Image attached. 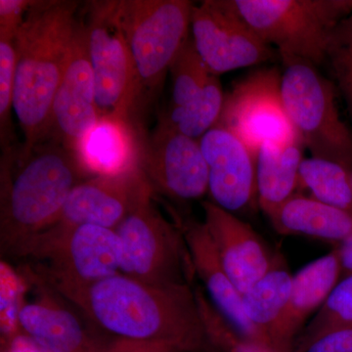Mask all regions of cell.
<instances>
[{
    "mask_svg": "<svg viewBox=\"0 0 352 352\" xmlns=\"http://www.w3.org/2000/svg\"><path fill=\"white\" fill-rule=\"evenodd\" d=\"M18 323L25 335L61 352H104L109 344L95 339L73 312L50 300L23 305Z\"/></svg>",
    "mask_w": 352,
    "mask_h": 352,
    "instance_id": "21",
    "label": "cell"
},
{
    "mask_svg": "<svg viewBox=\"0 0 352 352\" xmlns=\"http://www.w3.org/2000/svg\"><path fill=\"white\" fill-rule=\"evenodd\" d=\"M140 168L154 192L173 200H197L208 192V168L200 142L161 120L145 141Z\"/></svg>",
    "mask_w": 352,
    "mask_h": 352,
    "instance_id": "12",
    "label": "cell"
},
{
    "mask_svg": "<svg viewBox=\"0 0 352 352\" xmlns=\"http://www.w3.org/2000/svg\"><path fill=\"white\" fill-rule=\"evenodd\" d=\"M281 76L275 68L259 69L224 98L217 126L235 134L256 156L263 143L296 136L282 99Z\"/></svg>",
    "mask_w": 352,
    "mask_h": 352,
    "instance_id": "11",
    "label": "cell"
},
{
    "mask_svg": "<svg viewBox=\"0 0 352 352\" xmlns=\"http://www.w3.org/2000/svg\"><path fill=\"white\" fill-rule=\"evenodd\" d=\"M294 352H352V327L338 329Z\"/></svg>",
    "mask_w": 352,
    "mask_h": 352,
    "instance_id": "33",
    "label": "cell"
},
{
    "mask_svg": "<svg viewBox=\"0 0 352 352\" xmlns=\"http://www.w3.org/2000/svg\"><path fill=\"white\" fill-rule=\"evenodd\" d=\"M17 36L0 34V141L2 152L14 147L12 109L16 67Z\"/></svg>",
    "mask_w": 352,
    "mask_h": 352,
    "instance_id": "30",
    "label": "cell"
},
{
    "mask_svg": "<svg viewBox=\"0 0 352 352\" xmlns=\"http://www.w3.org/2000/svg\"><path fill=\"white\" fill-rule=\"evenodd\" d=\"M153 193L154 190L141 168L122 175L94 176L73 190L55 223L91 224L116 230L127 217L152 199Z\"/></svg>",
    "mask_w": 352,
    "mask_h": 352,
    "instance_id": "13",
    "label": "cell"
},
{
    "mask_svg": "<svg viewBox=\"0 0 352 352\" xmlns=\"http://www.w3.org/2000/svg\"><path fill=\"white\" fill-rule=\"evenodd\" d=\"M281 94L296 138L310 152L352 166V131L336 103V87L318 67L298 58H282Z\"/></svg>",
    "mask_w": 352,
    "mask_h": 352,
    "instance_id": "7",
    "label": "cell"
},
{
    "mask_svg": "<svg viewBox=\"0 0 352 352\" xmlns=\"http://www.w3.org/2000/svg\"><path fill=\"white\" fill-rule=\"evenodd\" d=\"M212 203L234 214L258 206L256 154L232 132L215 126L199 140Z\"/></svg>",
    "mask_w": 352,
    "mask_h": 352,
    "instance_id": "14",
    "label": "cell"
},
{
    "mask_svg": "<svg viewBox=\"0 0 352 352\" xmlns=\"http://www.w3.org/2000/svg\"><path fill=\"white\" fill-rule=\"evenodd\" d=\"M104 352H186L164 342H135L124 339H113L109 342Z\"/></svg>",
    "mask_w": 352,
    "mask_h": 352,
    "instance_id": "34",
    "label": "cell"
},
{
    "mask_svg": "<svg viewBox=\"0 0 352 352\" xmlns=\"http://www.w3.org/2000/svg\"><path fill=\"white\" fill-rule=\"evenodd\" d=\"M351 182H352V166H351Z\"/></svg>",
    "mask_w": 352,
    "mask_h": 352,
    "instance_id": "37",
    "label": "cell"
},
{
    "mask_svg": "<svg viewBox=\"0 0 352 352\" xmlns=\"http://www.w3.org/2000/svg\"><path fill=\"white\" fill-rule=\"evenodd\" d=\"M293 276L280 263L243 295L245 314L270 347V335L291 295Z\"/></svg>",
    "mask_w": 352,
    "mask_h": 352,
    "instance_id": "23",
    "label": "cell"
},
{
    "mask_svg": "<svg viewBox=\"0 0 352 352\" xmlns=\"http://www.w3.org/2000/svg\"><path fill=\"white\" fill-rule=\"evenodd\" d=\"M339 256L342 277L352 274V236L335 248Z\"/></svg>",
    "mask_w": 352,
    "mask_h": 352,
    "instance_id": "36",
    "label": "cell"
},
{
    "mask_svg": "<svg viewBox=\"0 0 352 352\" xmlns=\"http://www.w3.org/2000/svg\"><path fill=\"white\" fill-rule=\"evenodd\" d=\"M178 226L188 248L195 274L207 289L210 302L244 339L270 351L267 340L245 315L242 294L224 270L205 223L187 220Z\"/></svg>",
    "mask_w": 352,
    "mask_h": 352,
    "instance_id": "17",
    "label": "cell"
},
{
    "mask_svg": "<svg viewBox=\"0 0 352 352\" xmlns=\"http://www.w3.org/2000/svg\"><path fill=\"white\" fill-rule=\"evenodd\" d=\"M90 177L76 153L55 138L46 139L28 155L15 146L2 152V252L14 256L34 236L53 226L73 190Z\"/></svg>",
    "mask_w": 352,
    "mask_h": 352,
    "instance_id": "3",
    "label": "cell"
},
{
    "mask_svg": "<svg viewBox=\"0 0 352 352\" xmlns=\"http://www.w3.org/2000/svg\"><path fill=\"white\" fill-rule=\"evenodd\" d=\"M152 200L116 228L120 243V273L151 286L191 285L195 271L182 228L170 223Z\"/></svg>",
    "mask_w": 352,
    "mask_h": 352,
    "instance_id": "8",
    "label": "cell"
},
{
    "mask_svg": "<svg viewBox=\"0 0 352 352\" xmlns=\"http://www.w3.org/2000/svg\"><path fill=\"white\" fill-rule=\"evenodd\" d=\"M1 333L12 340L18 333V316L21 307V282L19 278L6 263H1Z\"/></svg>",
    "mask_w": 352,
    "mask_h": 352,
    "instance_id": "31",
    "label": "cell"
},
{
    "mask_svg": "<svg viewBox=\"0 0 352 352\" xmlns=\"http://www.w3.org/2000/svg\"><path fill=\"white\" fill-rule=\"evenodd\" d=\"M201 208L222 266L243 296L282 261L237 215L210 201H201Z\"/></svg>",
    "mask_w": 352,
    "mask_h": 352,
    "instance_id": "15",
    "label": "cell"
},
{
    "mask_svg": "<svg viewBox=\"0 0 352 352\" xmlns=\"http://www.w3.org/2000/svg\"><path fill=\"white\" fill-rule=\"evenodd\" d=\"M242 19L280 58L322 66L329 38L352 13V0H231Z\"/></svg>",
    "mask_w": 352,
    "mask_h": 352,
    "instance_id": "6",
    "label": "cell"
},
{
    "mask_svg": "<svg viewBox=\"0 0 352 352\" xmlns=\"http://www.w3.org/2000/svg\"><path fill=\"white\" fill-rule=\"evenodd\" d=\"M194 288L204 325L214 349L221 352H272L244 339L212 305L204 289L199 286Z\"/></svg>",
    "mask_w": 352,
    "mask_h": 352,
    "instance_id": "29",
    "label": "cell"
},
{
    "mask_svg": "<svg viewBox=\"0 0 352 352\" xmlns=\"http://www.w3.org/2000/svg\"><path fill=\"white\" fill-rule=\"evenodd\" d=\"M145 141L139 124L102 118L82 139L76 154L91 177L122 175L140 168Z\"/></svg>",
    "mask_w": 352,
    "mask_h": 352,
    "instance_id": "19",
    "label": "cell"
},
{
    "mask_svg": "<svg viewBox=\"0 0 352 352\" xmlns=\"http://www.w3.org/2000/svg\"><path fill=\"white\" fill-rule=\"evenodd\" d=\"M15 256L41 261V279L66 298L120 273L119 236L113 229L91 224H53Z\"/></svg>",
    "mask_w": 352,
    "mask_h": 352,
    "instance_id": "5",
    "label": "cell"
},
{
    "mask_svg": "<svg viewBox=\"0 0 352 352\" xmlns=\"http://www.w3.org/2000/svg\"><path fill=\"white\" fill-rule=\"evenodd\" d=\"M80 18L94 72L99 118L129 120L140 126L135 66L113 0L87 2Z\"/></svg>",
    "mask_w": 352,
    "mask_h": 352,
    "instance_id": "9",
    "label": "cell"
},
{
    "mask_svg": "<svg viewBox=\"0 0 352 352\" xmlns=\"http://www.w3.org/2000/svg\"><path fill=\"white\" fill-rule=\"evenodd\" d=\"M68 300L113 339L164 342L186 352L214 349L191 285L151 286L120 273Z\"/></svg>",
    "mask_w": 352,
    "mask_h": 352,
    "instance_id": "1",
    "label": "cell"
},
{
    "mask_svg": "<svg viewBox=\"0 0 352 352\" xmlns=\"http://www.w3.org/2000/svg\"><path fill=\"white\" fill-rule=\"evenodd\" d=\"M305 149L296 135L259 147L256 156V191L258 205L264 214H270L296 193Z\"/></svg>",
    "mask_w": 352,
    "mask_h": 352,
    "instance_id": "22",
    "label": "cell"
},
{
    "mask_svg": "<svg viewBox=\"0 0 352 352\" xmlns=\"http://www.w3.org/2000/svg\"><path fill=\"white\" fill-rule=\"evenodd\" d=\"M340 278L342 267L336 249L293 276L288 303L270 335L271 351H293L305 322L320 309Z\"/></svg>",
    "mask_w": 352,
    "mask_h": 352,
    "instance_id": "18",
    "label": "cell"
},
{
    "mask_svg": "<svg viewBox=\"0 0 352 352\" xmlns=\"http://www.w3.org/2000/svg\"><path fill=\"white\" fill-rule=\"evenodd\" d=\"M307 192L315 200L352 212L351 168L321 157H305L296 193Z\"/></svg>",
    "mask_w": 352,
    "mask_h": 352,
    "instance_id": "24",
    "label": "cell"
},
{
    "mask_svg": "<svg viewBox=\"0 0 352 352\" xmlns=\"http://www.w3.org/2000/svg\"><path fill=\"white\" fill-rule=\"evenodd\" d=\"M224 98L219 76L212 75L195 98L180 107L170 108L160 120L179 133L200 140L219 122Z\"/></svg>",
    "mask_w": 352,
    "mask_h": 352,
    "instance_id": "25",
    "label": "cell"
},
{
    "mask_svg": "<svg viewBox=\"0 0 352 352\" xmlns=\"http://www.w3.org/2000/svg\"><path fill=\"white\" fill-rule=\"evenodd\" d=\"M191 30L199 55L217 76L258 66L275 56L274 48L242 19L231 0H206L194 6Z\"/></svg>",
    "mask_w": 352,
    "mask_h": 352,
    "instance_id": "10",
    "label": "cell"
},
{
    "mask_svg": "<svg viewBox=\"0 0 352 352\" xmlns=\"http://www.w3.org/2000/svg\"><path fill=\"white\" fill-rule=\"evenodd\" d=\"M99 119L95 103L94 72L80 13V24L71 54L53 102L50 138L57 139L76 153L78 146Z\"/></svg>",
    "mask_w": 352,
    "mask_h": 352,
    "instance_id": "16",
    "label": "cell"
},
{
    "mask_svg": "<svg viewBox=\"0 0 352 352\" xmlns=\"http://www.w3.org/2000/svg\"><path fill=\"white\" fill-rule=\"evenodd\" d=\"M170 72L173 78L171 108L180 107L195 98L212 76L190 36L171 64Z\"/></svg>",
    "mask_w": 352,
    "mask_h": 352,
    "instance_id": "27",
    "label": "cell"
},
{
    "mask_svg": "<svg viewBox=\"0 0 352 352\" xmlns=\"http://www.w3.org/2000/svg\"><path fill=\"white\" fill-rule=\"evenodd\" d=\"M8 352H61L41 344L25 333L16 336L9 344Z\"/></svg>",
    "mask_w": 352,
    "mask_h": 352,
    "instance_id": "35",
    "label": "cell"
},
{
    "mask_svg": "<svg viewBox=\"0 0 352 352\" xmlns=\"http://www.w3.org/2000/svg\"><path fill=\"white\" fill-rule=\"evenodd\" d=\"M78 1H34L17 38L13 110L24 134L19 148L28 155L50 135L55 95L80 24Z\"/></svg>",
    "mask_w": 352,
    "mask_h": 352,
    "instance_id": "2",
    "label": "cell"
},
{
    "mask_svg": "<svg viewBox=\"0 0 352 352\" xmlns=\"http://www.w3.org/2000/svg\"><path fill=\"white\" fill-rule=\"evenodd\" d=\"M277 233L337 244L352 236V212L296 193L266 214Z\"/></svg>",
    "mask_w": 352,
    "mask_h": 352,
    "instance_id": "20",
    "label": "cell"
},
{
    "mask_svg": "<svg viewBox=\"0 0 352 352\" xmlns=\"http://www.w3.org/2000/svg\"><path fill=\"white\" fill-rule=\"evenodd\" d=\"M352 327V274L340 278L312 320L298 336L293 351L338 329Z\"/></svg>",
    "mask_w": 352,
    "mask_h": 352,
    "instance_id": "26",
    "label": "cell"
},
{
    "mask_svg": "<svg viewBox=\"0 0 352 352\" xmlns=\"http://www.w3.org/2000/svg\"><path fill=\"white\" fill-rule=\"evenodd\" d=\"M34 2L31 0H0V34L17 36Z\"/></svg>",
    "mask_w": 352,
    "mask_h": 352,
    "instance_id": "32",
    "label": "cell"
},
{
    "mask_svg": "<svg viewBox=\"0 0 352 352\" xmlns=\"http://www.w3.org/2000/svg\"><path fill=\"white\" fill-rule=\"evenodd\" d=\"M323 65L346 102L352 122V13L340 21L329 38Z\"/></svg>",
    "mask_w": 352,
    "mask_h": 352,
    "instance_id": "28",
    "label": "cell"
},
{
    "mask_svg": "<svg viewBox=\"0 0 352 352\" xmlns=\"http://www.w3.org/2000/svg\"><path fill=\"white\" fill-rule=\"evenodd\" d=\"M113 7L135 66L138 115L159 94L189 38L194 4L186 0H113Z\"/></svg>",
    "mask_w": 352,
    "mask_h": 352,
    "instance_id": "4",
    "label": "cell"
}]
</instances>
